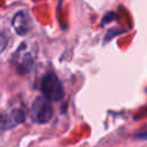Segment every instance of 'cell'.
I'll return each instance as SVG.
<instances>
[{"label": "cell", "mask_w": 147, "mask_h": 147, "mask_svg": "<svg viewBox=\"0 0 147 147\" xmlns=\"http://www.w3.org/2000/svg\"><path fill=\"white\" fill-rule=\"evenodd\" d=\"M41 92L44 98L52 102L61 101L64 96V88L61 80L53 72L46 74L41 79Z\"/></svg>", "instance_id": "cell-1"}, {"label": "cell", "mask_w": 147, "mask_h": 147, "mask_svg": "<svg viewBox=\"0 0 147 147\" xmlns=\"http://www.w3.org/2000/svg\"><path fill=\"white\" fill-rule=\"evenodd\" d=\"M53 115L51 101L44 96H38L31 106V116L37 123H47Z\"/></svg>", "instance_id": "cell-2"}, {"label": "cell", "mask_w": 147, "mask_h": 147, "mask_svg": "<svg viewBox=\"0 0 147 147\" xmlns=\"http://www.w3.org/2000/svg\"><path fill=\"white\" fill-rule=\"evenodd\" d=\"M11 24L16 33L20 36H23V34H26L31 29V18L25 11L21 10L14 15Z\"/></svg>", "instance_id": "cell-3"}, {"label": "cell", "mask_w": 147, "mask_h": 147, "mask_svg": "<svg viewBox=\"0 0 147 147\" xmlns=\"http://www.w3.org/2000/svg\"><path fill=\"white\" fill-rule=\"evenodd\" d=\"M7 122H9L8 126H13V125H17L22 122H24V114L20 110V109H16L14 110L9 117H7Z\"/></svg>", "instance_id": "cell-4"}]
</instances>
